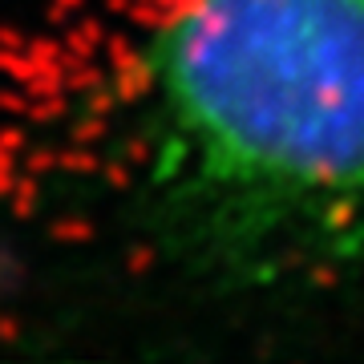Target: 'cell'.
<instances>
[{
    "instance_id": "1",
    "label": "cell",
    "mask_w": 364,
    "mask_h": 364,
    "mask_svg": "<svg viewBox=\"0 0 364 364\" xmlns=\"http://www.w3.org/2000/svg\"><path fill=\"white\" fill-rule=\"evenodd\" d=\"M158 231L215 284L364 272V0H178L134 73Z\"/></svg>"
}]
</instances>
